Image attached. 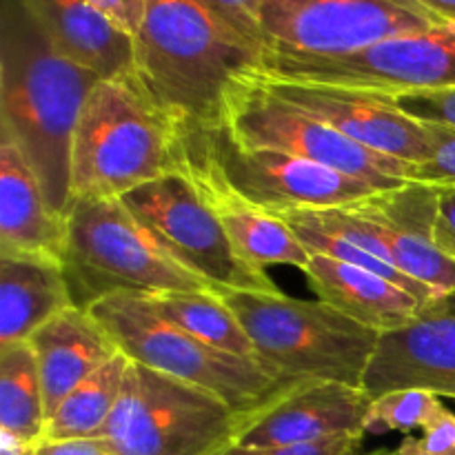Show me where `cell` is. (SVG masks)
Listing matches in <instances>:
<instances>
[{
	"mask_svg": "<svg viewBox=\"0 0 455 455\" xmlns=\"http://www.w3.org/2000/svg\"><path fill=\"white\" fill-rule=\"evenodd\" d=\"M132 360L120 351L80 382L47 418L43 440H93L114 413Z\"/></svg>",
	"mask_w": 455,
	"mask_h": 455,
	"instance_id": "obj_24",
	"label": "cell"
},
{
	"mask_svg": "<svg viewBox=\"0 0 455 455\" xmlns=\"http://www.w3.org/2000/svg\"><path fill=\"white\" fill-rule=\"evenodd\" d=\"M283 220L291 227L293 234L300 238V243L305 244L311 253H320V256L333 258V260L347 262V265L360 267V269H367L371 271V274L382 275V278L391 280V283L403 287L404 291H409L411 296H416L418 300L422 302H429L431 298H435V293L431 291L429 287H425V284L418 283V280L409 278L407 274H403L398 267L387 262L385 258L376 256V253H371L369 249L354 244L351 240L331 234L329 229L320 227L318 222L309 216V212L287 213V216H283Z\"/></svg>",
	"mask_w": 455,
	"mask_h": 455,
	"instance_id": "obj_26",
	"label": "cell"
},
{
	"mask_svg": "<svg viewBox=\"0 0 455 455\" xmlns=\"http://www.w3.org/2000/svg\"><path fill=\"white\" fill-rule=\"evenodd\" d=\"M302 274L318 300L378 333L407 324L425 305L382 275L320 253H311Z\"/></svg>",
	"mask_w": 455,
	"mask_h": 455,
	"instance_id": "obj_20",
	"label": "cell"
},
{
	"mask_svg": "<svg viewBox=\"0 0 455 455\" xmlns=\"http://www.w3.org/2000/svg\"><path fill=\"white\" fill-rule=\"evenodd\" d=\"M422 124V123H420ZM429 154L420 163H409L404 180L429 187H455V129L425 124Z\"/></svg>",
	"mask_w": 455,
	"mask_h": 455,
	"instance_id": "obj_28",
	"label": "cell"
},
{
	"mask_svg": "<svg viewBox=\"0 0 455 455\" xmlns=\"http://www.w3.org/2000/svg\"><path fill=\"white\" fill-rule=\"evenodd\" d=\"M391 102L416 123L455 129V87L438 89V92L403 93V96L391 98Z\"/></svg>",
	"mask_w": 455,
	"mask_h": 455,
	"instance_id": "obj_29",
	"label": "cell"
},
{
	"mask_svg": "<svg viewBox=\"0 0 455 455\" xmlns=\"http://www.w3.org/2000/svg\"><path fill=\"white\" fill-rule=\"evenodd\" d=\"M253 78L274 96L315 116L351 140L403 163H420L429 154V133L425 124L404 116L391 98L329 84L289 83V80Z\"/></svg>",
	"mask_w": 455,
	"mask_h": 455,
	"instance_id": "obj_15",
	"label": "cell"
},
{
	"mask_svg": "<svg viewBox=\"0 0 455 455\" xmlns=\"http://www.w3.org/2000/svg\"><path fill=\"white\" fill-rule=\"evenodd\" d=\"M89 314L107 329L132 363L209 391L238 416L256 409L284 387L256 360L227 354L182 331L160 315L147 296L114 293L93 302Z\"/></svg>",
	"mask_w": 455,
	"mask_h": 455,
	"instance_id": "obj_7",
	"label": "cell"
},
{
	"mask_svg": "<svg viewBox=\"0 0 455 455\" xmlns=\"http://www.w3.org/2000/svg\"><path fill=\"white\" fill-rule=\"evenodd\" d=\"M100 80L53 44L20 0H3L0 133L25 156L62 218L71 203V138Z\"/></svg>",
	"mask_w": 455,
	"mask_h": 455,
	"instance_id": "obj_1",
	"label": "cell"
},
{
	"mask_svg": "<svg viewBox=\"0 0 455 455\" xmlns=\"http://www.w3.org/2000/svg\"><path fill=\"white\" fill-rule=\"evenodd\" d=\"M62 267L83 309L114 293L156 298L212 289L173 260L120 198H71Z\"/></svg>",
	"mask_w": 455,
	"mask_h": 455,
	"instance_id": "obj_5",
	"label": "cell"
},
{
	"mask_svg": "<svg viewBox=\"0 0 455 455\" xmlns=\"http://www.w3.org/2000/svg\"><path fill=\"white\" fill-rule=\"evenodd\" d=\"M204 173L249 207L283 218L345 209L380 189L309 160L235 140L227 127L182 129V163Z\"/></svg>",
	"mask_w": 455,
	"mask_h": 455,
	"instance_id": "obj_6",
	"label": "cell"
},
{
	"mask_svg": "<svg viewBox=\"0 0 455 455\" xmlns=\"http://www.w3.org/2000/svg\"><path fill=\"white\" fill-rule=\"evenodd\" d=\"M178 172H182L194 182L200 196L216 212L218 220L229 235L238 256L249 265L258 267V269L271 265H287L300 271L309 265L311 251L300 243V238L293 234V229L283 218L249 207L225 187L187 164H180Z\"/></svg>",
	"mask_w": 455,
	"mask_h": 455,
	"instance_id": "obj_22",
	"label": "cell"
},
{
	"mask_svg": "<svg viewBox=\"0 0 455 455\" xmlns=\"http://www.w3.org/2000/svg\"><path fill=\"white\" fill-rule=\"evenodd\" d=\"M427 9L440 16L443 20L453 22L455 25V0H420Z\"/></svg>",
	"mask_w": 455,
	"mask_h": 455,
	"instance_id": "obj_36",
	"label": "cell"
},
{
	"mask_svg": "<svg viewBox=\"0 0 455 455\" xmlns=\"http://www.w3.org/2000/svg\"><path fill=\"white\" fill-rule=\"evenodd\" d=\"M218 13L227 18L234 27H238L243 34H247L249 38L260 40V29H258V18H260V9L265 4V0H207Z\"/></svg>",
	"mask_w": 455,
	"mask_h": 455,
	"instance_id": "obj_33",
	"label": "cell"
},
{
	"mask_svg": "<svg viewBox=\"0 0 455 455\" xmlns=\"http://www.w3.org/2000/svg\"><path fill=\"white\" fill-rule=\"evenodd\" d=\"M120 200L173 260L212 289L280 293L265 269L238 256L216 212L182 172L145 182Z\"/></svg>",
	"mask_w": 455,
	"mask_h": 455,
	"instance_id": "obj_11",
	"label": "cell"
},
{
	"mask_svg": "<svg viewBox=\"0 0 455 455\" xmlns=\"http://www.w3.org/2000/svg\"><path fill=\"white\" fill-rule=\"evenodd\" d=\"M360 455H420L416 444V435H404L403 443L395 449H378V451L371 453H360Z\"/></svg>",
	"mask_w": 455,
	"mask_h": 455,
	"instance_id": "obj_37",
	"label": "cell"
},
{
	"mask_svg": "<svg viewBox=\"0 0 455 455\" xmlns=\"http://www.w3.org/2000/svg\"><path fill=\"white\" fill-rule=\"evenodd\" d=\"M180 163L182 127L136 74L92 89L71 138V198H123Z\"/></svg>",
	"mask_w": 455,
	"mask_h": 455,
	"instance_id": "obj_3",
	"label": "cell"
},
{
	"mask_svg": "<svg viewBox=\"0 0 455 455\" xmlns=\"http://www.w3.org/2000/svg\"><path fill=\"white\" fill-rule=\"evenodd\" d=\"M360 389L369 400L404 389L455 400V289L425 302L407 324L378 336Z\"/></svg>",
	"mask_w": 455,
	"mask_h": 455,
	"instance_id": "obj_14",
	"label": "cell"
},
{
	"mask_svg": "<svg viewBox=\"0 0 455 455\" xmlns=\"http://www.w3.org/2000/svg\"><path fill=\"white\" fill-rule=\"evenodd\" d=\"M27 342L38 363L47 418L80 382L120 354L114 338L83 307L53 315Z\"/></svg>",
	"mask_w": 455,
	"mask_h": 455,
	"instance_id": "obj_18",
	"label": "cell"
},
{
	"mask_svg": "<svg viewBox=\"0 0 455 455\" xmlns=\"http://www.w3.org/2000/svg\"><path fill=\"white\" fill-rule=\"evenodd\" d=\"M238 413L218 395L129 363L114 413L96 435L114 455H216L234 444Z\"/></svg>",
	"mask_w": 455,
	"mask_h": 455,
	"instance_id": "obj_8",
	"label": "cell"
},
{
	"mask_svg": "<svg viewBox=\"0 0 455 455\" xmlns=\"http://www.w3.org/2000/svg\"><path fill=\"white\" fill-rule=\"evenodd\" d=\"M47 38L71 58L109 80L136 69L133 36L120 29L89 0H20Z\"/></svg>",
	"mask_w": 455,
	"mask_h": 455,
	"instance_id": "obj_19",
	"label": "cell"
},
{
	"mask_svg": "<svg viewBox=\"0 0 455 455\" xmlns=\"http://www.w3.org/2000/svg\"><path fill=\"white\" fill-rule=\"evenodd\" d=\"M47 427L43 380L29 342L0 347V429L4 435L34 447Z\"/></svg>",
	"mask_w": 455,
	"mask_h": 455,
	"instance_id": "obj_23",
	"label": "cell"
},
{
	"mask_svg": "<svg viewBox=\"0 0 455 455\" xmlns=\"http://www.w3.org/2000/svg\"><path fill=\"white\" fill-rule=\"evenodd\" d=\"M27 455H114L96 440H40Z\"/></svg>",
	"mask_w": 455,
	"mask_h": 455,
	"instance_id": "obj_35",
	"label": "cell"
},
{
	"mask_svg": "<svg viewBox=\"0 0 455 455\" xmlns=\"http://www.w3.org/2000/svg\"><path fill=\"white\" fill-rule=\"evenodd\" d=\"M251 340L256 360L283 385L302 380L363 387L380 333L323 300L280 293L212 289Z\"/></svg>",
	"mask_w": 455,
	"mask_h": 455,
	"instance_id": "obj_4",
	"label": "cell"
},
{
	"mask_svg": "<svg viewBox=\"0 0 455 455\" xmlns=\"http://www.w3.org/2000/svg\"><path fill=\"white\" fill-rule=\"evenodd\" d=\"M434 243L455 260V187H435Z\"/></svg>",
	"mask_w": 455,
	"mask_h": 455,
	"instance_id": "obj_31",
	"label": "cell"
},
{
	"mask_svg": "<svg viewBox=\"0 0 455 455\" xmlns=\"http://www.w3.org/2000/svg\"><path fill=\"white\" fill-rule=\"evenodd\" d=\"M133 44V74L182 129L222 127L231 89L265 53L207 0H147Z\"/></svg>",
	"mask_w": 455,
	"mask_h": 455,
	"instance_id": "obj_2",
	"label": "cell"
},
{
	"mask_svg": "<svg viewBox=\"0 0 455 455\" xmlns=\"http://www.w3.org/2000/svg\"><path fill=\"white\" fill-rule=\"evenodd\" d=\"M371 400L360 387L302 380L280 387L265 403L238 416V447H291L342 435H364Z\"/></svg>",
	"mask_w": 455,
	"mask_h": 455,
	"instance_id": "obj_13",
	"label": "cell"
},
{
	"mask_svg": "<svg viewBox=\"0 0 455 455\" xmlns=\"http://www.w3.org/2000/svg\"><path fill=\"white\" fill-rule=\"evenodd\" d=\"M89 3L132 36L138 34L147 12V0H89Z\"/></svg>",
	"mask_w": 455,
	"mask_h": 455,
	"instance_id": "obj_34",
	"label": "cell"
},
{
	"mask_svg": "<svg viewBox=\"0 0 455 455\" xmlns=\"http://www.w3.org/2000/svg\"><path fill=\"white\" fill-rule=\"evenodd\" d=\"M74 305L62 260L0 256V347L25 342Z\"/></svg>",
	"mask_w": 455,
	"mask_h": 455,
	"instance_id": "obj_21",
	"label": "cell"
},
{
	"mask_svg": "<svg viewBox=\"0 0 455 455\" xmlns=\"http://www.w3.org/2000/svg\"><path fill=\"white\" fill-rule=\"evenodd\" d=\"M364 435H342V438L323 440L311 444H291V447H238L229 444L216 455H360Z\"/></svg>",
	"mask_w": 455,
	"mask_h": 455,
	"instance_id": "obj_30",
	"label": "cell"
},
{
	"mask_svg": "<svg viewBox=\"0 0 455 455\" xmlns=\"http://www.w3.org/2000/svg\"><path fill=\"white\" fill-rule=\"evenodd\" d=\"M420 455H455V413L444 411L416 438Z\"/></svg>",
	"mask_w": 455,
	"mask_h": 455,
	"instance_id": "obj_32",
	"label": "cell"
},
{
	"mask_svg": "<svg viewBox=\"0 0 455 455\" xmlns=\"http://www.w3.org/2000/svg\"><path fill=\"white\" fill-rule=\"evenodd\" d=\"M227 132L247 147L283 151L387 191L403 187L407 163L351 140L315 116L274 96L251 74L227 98Z\"/></svg>",
	"mask_w": 455,
	"mask_h": 455,
	"instance_id": "obj_10",
	"label": "cell"
},
{
	"mask_svg": "<svg viewBox=\"0 0 455 455\" xmlns=\"http://www.w3.org/2000/svg\"><path fill=\"white\" fill-rule=\"evenodd\" d=\"M443 25L420 0H265L258 18L265 52L283 56H345Z\"/></svg>",
	"mask_w": 455,
	"mask_h": 455,
	"instance_id": "obj_12",
	"label": "cell"
},
{
	"mask_svg": "<svg viewBox=\"0 0 455 455\" xmlns=\"http://www.w3.org/2000/svg\"><path fill=\"white\" fill-rule=\"evenodd\" d=\"M62 251L65 218L52 209L25 156L0 133V256L62 260Z\"/></svg>",
	"mask_w": 455,
	"mask_h": 455,
	"instance_id": "obj_17",
	"label": "cell"
},
{
	"mask_svg": "<svg viewBox=\"0 0 455 455\" xmlns=\"http://www.w3.org/2000/svg\"><path fill=\"white\" fill-rule=\"evenodd\" d=\"M149 300L156 311L164 315L169 323L191 333L198 340L207 342L209 347L240 355V358L256 360V351H253L244 327L229 309V305L212 289L209 291L164 293V296L149 298Z\"/></svg>",
	"mask_w": 455,
	"mask_h": 455,
	"instance_id": "obj_25",
	"label": "cell"
},
{
	"mask_svg": "<svg viewBox=\"0 0 455 455\" xmlns=\"http://www.w3.org/2000/svg\"><path fill=\"white\" fill-rule=\"evenodd\" d=\"M444 411L443 398L427 391H391L371 400L364 416V434L382 435L400 431L411 435L413 431H425L440 413Z\"/></svg>",
	"mask_w": 455,
	"mask_h": 455,
	"instance_id": "obj_27",
	"label": "cell"
},
{
	"mask_svg": "<svg viewBox=\"0 0 455 455\" xmlns=\"http://www.w3.org/2000/svg\"><path fill=\"white\" fill-rule=\"evenodd\" d=\"M345 209L373 227L403 274L429 287L435 296L453 291L455 260L434 243L435 187L404 182Z\"/></svg>",
	"mask_w": 455,
	"mask_h": 455,
	"instance_id": "obj_16",
	"label": "cell"
},
{
	"mask_svg": "<svg viewBox=\"0 0 455 455\" xmlns=\"http://www.w3.org/2000/svg\"><path fill=\"white\" fill-rule=\"evenodd\" d=\"M262 78L354 89L378 96L455 87V25L403 34L345 56L262 53Z\"/></svg>",
	"mask_w": 455,
	"mask_h": 455,
	"instance_id": "obj_9",
	"label": "cell"
}]
</instances>
